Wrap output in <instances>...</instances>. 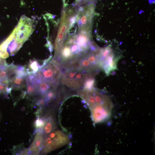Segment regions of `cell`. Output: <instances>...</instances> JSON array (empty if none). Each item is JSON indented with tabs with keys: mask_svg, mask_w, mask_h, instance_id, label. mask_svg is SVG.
<instances>
[{
	"mask_svg": "<svg viewBox=\"0 0 155 155\" xmlns=\"http://www.w3.org/2000/svg\"><path fill=\"white\" fill-rule=\"evenodd\" d=\"M62 69L59 59L53 58L36 72L29 75L28 78L35 85L44 82L57 88L60 82Z\"/></svg>",
	"mask_w": 155,
	"mask_h": 155,
	"instance_id": "obj_1",
	"label": "cell"
},
{
	"mask_svg": "<svg viewBox=\"0 0 155 155\" xmlns=\"http://www.w3.org/2000/svg\"><path fill=\"white\" fill-rule=\"evenodd\" d=\"M91 75H95L72 69L62 68L60 82L71 89L79 90L82 89L86 79Z\"/></svg>",
	"mask_w": 155,
	"mask_h": 155,
	"instance_id": "obj_2",
	"label": "cell"
},
{
	"mask_svg": "<svg viewBox=\"0 0 155 155\" xmlns=\"http://www.w3.org/2000/svg\"><path fill=\"white\" fill-rule=\"evenodd\" d=\"M69 142L68 137L62 131L59 129L54 130L45 135L42 153L43 154H47L67 145Z\"/></svg>",
	"mask_w": 155,
	"mask_h": 155,
	"instance_id": "obj_3",
	"label": "cell"
},
{
	"mask_svg": "<svg viewBox=\"0 0 155 155\" xmlns=\"http://www.w3.org/2000/svg\"><path fill=\"white\" fill-rule=\"evenodd\" d=\"M36 22L23 16L15 28V38L19 42L23 43L29 38L35 28Z\"/></svg>",
	"mask_w": 155,
	"mask_h": 155,
	"instance_id": "obj_4",
	"label": "cell"
},
{
	"mask_svg": "<svg viewBox=\"0 0 155 155\" xmlns=\"http://www.w3.org/2000/svg\"><path fill=\"white\" fill-rule=\"evenodd\" d=\"M113 106L111 100L96 104L90 108L94 123H100L108 119L111 115Z\"/></svg>",
	"mask_w": 155,
	"mask_h": 155,
	"instance_id": "obj_5",
	"label": "cell"
},
{
	"mask_svg": "<svg viewBox=\"0 0 155 155\" xmlns=\"http://www.w3.org/2000/svg\"><path fill=\"white\" fill-rule=\"evenodd\" d=\"M42 129H38L34 138L29 148V153L33 154H38L42 150L44 141Z\"/></svg>",
	"mask_w": 155,
	"mask_h": 155,
	"instance_id": "obj_6",
	"label": "cell"
},
{
	"mask_svg": "<svg viewBox=\"0 0 155 155\" xmlns=\"http://www.w3.org/2000/svg\"><path fill=\"white\" fill-rule=\"evenodd\" d=\"M24 78L16 75L10 78L9 80L12 88L18 89L22 88L25 86Z\"/></svg>",
	"mask_w": 155,
	"mask_h": 155,
	"instance_id": "obj_7",
	"label": "cell"
},
{
	"mask_svg": "<svg viewBox=\"0 0 155 155\" xmlns=\"http://www.w3.org/2000/svg\"><path fill=\"white\" fill-rule=\"evenodd\" d=\"M37 89V92L43 96L49 90L54 88L50 84L44 82H41L35 85Z\"/></svg>",
	"mask_w": 155,
	"mask_h": 155,
	"instance_id": "obj_8",
	"label": "cell"
},
{
	"mask_svg": "<svg viewBox=\"0 0 155 155\" xmlns=\"http://www.w3.org/2000/svg\"><path fill=\"white\" fill-rule=\"evenodd\" d=\"M56 127V124L54 119L51 117L46 119L45 125L42 130L43 133L46 135L54 131Z\"/></svg>",
	"mask_w": 155,
	"mask_h": 155,
	"instance_id": "obj_9",
	"label": "cell"
},
{
	"mask_svg": "<svg viewBox=\"0 0 155 155\" xmlns=\"http://www.w3.org/2000/svg\"><path fill=\"white\" fill-rule=\"evenodd\" d=\"M15 36L9 43L7 48L11 55H15L23 44L18 42L16 39Z\"/></svg>",
	"mask_w": 155,
	"mask_h": 155,
	"instance_id": "obj_10",
	"label": "cell"
},
{
	"mask_svg": "<svg viewBox=\"0 0 155 155\" xmlns=\"http://www.w3.org/2000/svg\"><path fill=\"white\" fill-rule=\"evenodd\" d=\"M95 76L91 75L88 77L85 80L82 89L86 91H90L95 88Z\"/></svg>",
	"mask_w": 155,
	"mask_h": 155,
	"instance_id": "obj_11",
	"label": "cell"
},
{
	"mask_svg": "<svg viewBox=\"0 0 155 155\" xmlns=\"http://www.w3.org/2000/svg\"><path fill=\"white\" fill-rule=\"evenodd\" d=\"M28 67L29 68L26 69L28 75L36 73L42 67L38 61L35 59L31 60L30 61Z\"/></svg>",
	"mask_w": 155,
	"mask_h": 155,
	"instance_id": "obj_12",
	"label": "cell"
},
{
	"mask_svg": "<svg viewBox=\"0 0 155 155\" xmlns=\"http://www.w3.org/2000/svg\"><path fill=\"white\" fill-rule=\"evenodd\" d=\"M57 88H53L51 89L43 96L46 105L55 98L57 94Z\"/></svg>",
	"mask_w": 155,
	"mask_h": 155,
	"instance_id": "obj_13",
	"label": "cell"
},
{
	"mask_svg": "<svg viewBox=\"0 0 155 155\" xmlns=\"http://www.w3.org/2000/svg\"><path fill=\"white\" fill-rule=\"evenodd\" d=\"M27 85L26 93L29 95H31L37 92L36 86L31 82L28 77L26 79Z\"/></svg>",
	"mask_w": 155,
	"mask_h": 155,
	"instance_id": "obj_14",
	"label": "cell"
},
{
	"mask_svg": "<svg viewBox=\"0 0 155 155\" xmlns=\"http://www.w3.org/2000/svg\"><path fill=\"white\" fill-rule=\"evenodd\" d=\"M9 80L0 79V93L7 92Z\"/></svg>",
	"mask_w": 155,
	"mask_h": 155,
	"instance_id": "obj_15",
	"label": "cell"
},
{
	"mask_svg": "<svg viewBox=\"0 0 155 155\" xmlns=\"http://www.w3.org/2000/svg\"><path fill=\"white\" fill-rule=\"evenodd\" d=\"M46 119L38 118L35 121L34 125L36 129H42L46 123Z\"/></svg>",
	"mask_w": 155,
	"mask_h": 155,
	"instance_id": "obj_16",
	"label": "cell"
},
{
	"mask_svg": "<svg viewBox=\"0 0 155 155\" xmlns=\"http://www.w3.org/2000/svg\"><path fill=\"white\" fill-rule=\"evenodd\" d=\"M37 105L42 106L46 105L45 100L43 97L39 99L36 102Z\"/></svg>",
	"mask_w": 155,
	"mask_h": 155,
	"instance_id": "obj_17",
	"label": "cell"
},
{
	"mask_svg": "<svg viewBox=\"0 0 155 155\" xmlns=\"http://www.w3.org/2000/svg\"><path fill=\"white\" fill-rule=\"evenodd\" d=\"M6 65L7 64L6 63L5 60L4 59L1 58L0 57V66Z\"/></svg>",
	"mask_w": 155,
	"mask_h": 155,
	"instance_id": "obj_18",
	"label": "cell"
},
{
	"mask_svg": "<svg viewBox=\"0 0 155 155\" xmlns=\"http://www.w3.org/2000/svg\"><path fill=\"white\" fill-rule=\"evenodd\" d=\"M155 2V0H149V2L150 3H154Z\"/></svg>",
	"mask_w": 155,
	"mask_h": 155,
	"instance_id": "obj_19",
	"label": "cell"
},
{
	"mask_svg": "<svg viewBox=\"0 0 155 155\" xmlns=\"http://www.w3.org/2000/svg\"><path fill=\"white\" fill-rule=\"evenodd\" d=\"M25 108L24 107H22L21 108V111H24L25 110Z\"/></svg>",
	"mask_w": 155,
	"mask_h": 155,
	"instance_id": "obj_20",
	"label": "cell"
},
{
	"mask_svg": "<svg viewBox=\"0 0 155 155\" xmlns=\"http://www.w3.org/2000/svg\"></svg>",
	"mask_w": 155,
	"mask_h": 155,
	"instance_id": "obj_21",
	"label": "cell"
}]
</instances>
